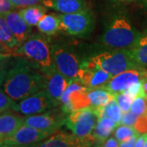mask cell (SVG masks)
<instances>
[{
	"instance_id": "34",
	"label": "cell",
	"mask_w": 147,
	"mask_h": 147,
	"mask_svg": "<svg viewBox=\"0 0 147 147\" xmlns=\"http://www.w3.org/2000/svg\"><path fill=\"white\" fill-rule=\"evenodd\" d=\"M138 135L136 136H132V137L127 138L126 140L123 141L119 143V146L121 147H132L135 146L136 142H137V138Z\"/></svg>"
},
{
	"instance_id": "8",
	"label": "cell",
	"mask_w": 147,
	"mask_h": 147,
	"mask_svg": "<svg viewBox=\"0 0 147 147\" xmlns=\"http://www.w3.org/2000/svg\"><path fill=\"white\" fill-rule=\"evenodd\" d=\"M66 116L67 114L62 110V108H53L43 113L27 115L25 118L24 124L53 134L65 125Z\"/></svg>"
},
{
	"instance_id": "6",
	"label": "cell",
	"mask_w": 147,
	"mask_h": 147,
	"mask_svg": "<svg viewBox=\"0 0 147 147\" xmlns=\"http://www.w3.org/2000/svg\"><path fill=\"white\" fill-rule=\"evenodd\" d=\"M58 16L60 18V30L70 36L84 38L93 30L94 17L88 8Z\"/></svg>"
},
{
	"instance_id": "41",
	"label": "cell",
	"mask_w": 147,
	"mask_h": 147,
	"mask_svg": "<svg viewBox=\"0 0 147 147\" xmlns=\"http://www.w3.org/2000/svg\"><path fill=\"white\" fill-rule=\"evenodd\" d=\"M143 3H144L145 6L147 7V0H143Z\"/></svg>"
},
{
	"instance_id": "28",
	"label": "cell",
	"mask_w": 147,
	"mask_h": 147,
	"mask_svg": "<svg viewBox=\"0 0 147 147\" xmlns=\"http://www.w3.org/2000/svg\"><path fill=\"white\" fill-rule=\"evenodd\" d=\"M16 101L6 93L3 88H0V114L13 109Z\"/></svg>"
},
{
	"instance_id": "18",
	"label": "cell",
	"mask_w": 147,
	"mask_h": 147,
	"mask_svg": "<svg viewBox=\"0 0 147 147\" xmlns=\"http://www.w3.org/2000/svg\"><path fill=\"white\" fill-rule=\"evenodd\" d=\"M128 50L137 65L147 69V30L140 33L135 43Z\"/></svg>"
},
{
	"instance_id": "33",
	"label": "cell",
	"mask_w": 147,
	"mask_h": 147,
	"mask_svg": "<svg viewBox=\"0 0 147 147\" xmlns=\"http://www.w3.org/2000/svg\"><path fill=\"white\" fill-rule=\"evenodd\" d=\"M16 7L11 4L10 0H0V14H3L10 11H14Z\"/></svg>"
},
{
	"instance_id": "23",
	"label": "cell",
	"mask_w": 147,
	"mask_h": 147,
	"mask_svg": "<svg viewBox=\"0 0 147 147\" xmlns=\"http://www.w3.org/2000/svg\"><path fill=\"white\" fill-rule=\"evenodd\" d=\"M99 109H100V116L108 117L116 122L118 124H120L123 111L115 99V96L106 105H104L103 107H100Z\"/></svg>"
},
{
	"instance_id": "3",
	"label": "cell",
	"mask_w": 147,
	"mask_h": 147,
	"mask_svg": "<svg viewBox=\"0 0 147 147\" xmlns=\"http://www.w3.org/2000/svg\"><path fill=\"white\" fill-rule=\"evenodd\" d=\"M140 34L125 15L113 17L105 27L101 41L106 47L114 49L130 48Z\"/></svg>"
},
{
	"instance_id": "17",
	"label": "cell",
	"mask_w": 147,
	"mask_h": 147,
	"mask_svg": "<svg viewBox=\"0 0 147 147\" xmlns=\"http://www.w3.org/2000/svg\"><path fill=\"white\" fill-rule=\"evenodd\" d=\"M42 3L61 14L73 13L88 8L85 0H42Z\"/></svg>"
},
{
	"instance_id": "7",
	"label": "cell",
	"mask_w": 147,
	"mask_h": 147,
	"mask_svg": "<svg viewBox=\"0 0 147 147\" xmlns=\"http://www.w3.org/2000/svg\"><path fill=\"white\" fill-rule=\"evenodd\" d=\"M58 105L59 103L53 100L44 88L19 100V102L16 101L12 110L23 115H32L43 113Z\"/></svg>"
},
{
	"instance_id": "27",
	"label": "cell",
	"mask_w": 147,
	"mask_h": 147,
	"mask_svg": "<svg viewBox=\"0 0 147 147\" xmlns=\"http://www.w3.org/2000/svg\"><path fill=\"white\" fill-rule=\"evenodd\" d=\"M130 110L137 115L147 114V98L142 95H137L131 105Z\"/></svg>"
},
{
	"instance_id": "13",
	"label": "cell",
	"mask_w": 147,
	"mask_h": 147,
	"mask_svg": "<svg viewBox=\"0 0 147 147\" xmlns=\"http://www.w3.org/2000/svg\"><path fill=\"white\" fill-rule=\"evenodd\" d=\"M91 146L89 142L77 137L74 134H69L65 131L54 132L52 137L35 144L34 146L39 147H80Z\"/></svg>"
},
{
	"instance_id": "1",
	"label": "cell",
	"mask_w": 147,
	"mask_h": 147,
	"mask_svg": "<svg viewBox=\"0 0 147 147\" xmlns=\"http://www.w3.org/2000/svg\"><path fill=\"white\" fill-rule=\"evenodd\" d=\"M47 78L34 62L15 55L6 75L3 88L15 101H19L47 86Z\"/></svg>"
},
{
	"instance_id": "38",
	"label": "cell",
	"mask_w": 147,
	"mask_h": 147,
	"mask_svg": "<svg viewBox=\"0 0 147 147\" xmlns=\"http://www.w3.org/2000/svg\"><path fill=\"white\" fill-rule=\"evenodd\" d=\"M13 56H15V54L13 53H2V52H0V62H2L3 61H4L7 58L11 57Z\"/></svg>"
},
{
	"instance_id": "32",
	"label": "cell",
	"mask_w": 147,
	"mask_h": 147,
	"mask_svg": "<svg viewBox=\"0 0 147 147\" xmlns=\"http://www.w3.org/2000/svg\"><path fill=\"white\" fill-rule=\"evenodd\" d=\"M42 0H10L11 4L15 7H26L31 5H35Z\"/></svg>"
},
{
	"instance_id": "15",
	"label": "cell",
	"mask_w": 147,
	"mask_h": 147,
	"mask_svg": "<svg viewBox=\"0 0 147 147\" xmlns=\"http://www.w3.org/2000/svg\"><path fill=\"white\" fill-rule=\"evenodd\" d=\"M11 110L0 114V137L3 140L11 137L24 124L25 118Z\"/></svg>"
},
{
	"instance_id": "22",
	"label": "cell",
	"mask_w": 147,
	"mask_h": 147,
	"mask_svg": "<svg viewBox=\"0 0 147 147\" xmlns=\"http://www.w3.org/2000/svg\"><path fill=\"white\" fill-rule=\"evenodd\" d=\"M0 42L10 52L15 50L19 46V43L12 32L11 31L4 16L2 14H0Z\"/></svg>"
},
{
	"instance_id": "11",
	"label": "cell",
	"mask_w": 147,
	"mask_h": 147,
	"mask_svg": "<svg viewBox=\"0 0 147 147\" xmlns=\"http://www.w3.org/2000/svg\"><path fill=\"white\" fill-rule=\"evenodd\" d=\"M51 134L48 132L23 124L11 137L3 141V146H34L37 143L45 140Z\"/></svg>"
},
{
	"instance_id": "14",
	"label": "cell",
	"mask_w": 147,
	"mask_h": 147,
	"mask_svg": "<svg viewBox=\"0 0 147 147\" xmlns=\"http://www.w3.org/2000/svg\"><path fill=\"white\" fill-rule=\"evenodd\" d=\"M4 16L7 26L15 36L19 45L25 42L31 35V26L27 24L21 14L14 11H10L2 14Z\"/></svg>"
},
{
	"instance_id": "9",
	"label": "cell",
	"mask_w": 147,
	"mask_h": 147,
	"mask_svg": "<svg viewBox=\"0 0 147 147\" xmlns=\"http://www.w3.org/2000/svg\"><path fill=\"white\" fill-rule=\"evenodd\" d=\"M52 53L56 67L70 80H77L81 63L77 54L63 45L52 46Z\"/></svg>"
},
{
	"instance_id": "37",
	"label": "cell",
	"mask_w": 147,
	"mask_h": 147,
	"mask_svg": "<svg viewBox=\"0 0 147 147\" xmlns=\"http://www.w3.org/2000/svg\"><path fill=\"white\" fill-rule=\"evenodd\" d=\"M146 133L139 134L137 138V142H136L135 146H145V142H146Z\"/></svg>"
},
{
	"instance_id": "44",
	"label": "cell",
	"mask_w": 147,
	"mask_h": 147,
	"mask_svg": "<svg viewBox=\"0 0 147 147\" xmlns=\"http://www.w3.org/2000/svg\"><path fill=\"white\" fill-rule=\"evenodd\" d=\"M145 72H146V74L147 75V69H145Z\"/></svg>"
},
{
	"instance_id": "12",
	"label": "cell",
	"mask_w": 147,
	"mask_h": 147,
	"mask_svg": "<svg viewBox=\"0 0 147 147\" xmlns=\"http://www.w3.org/2000/svg\"><path fill=\"white\" fill-rule=\"evenodd\" d=\"M145 68H136L128 69L122 73L112 76L102 87L111 93H119L127 91L137 82L142 81Z\"/></svg>"
},
{
	"instance_id": "30",
	"label": "cell",
	"mask_w": 147,
	"mask_h": 147,
	"mask_svg": "<svg viewBox=\"0 0 147 147\" xmlns=\"http://www.w3.org/2000/svg\"><path fill=\"white\" fill-rule=\"evenodd\" d=\"M137 117H138L137 115L134 114L133 112H131V110H129L127 112L123 113L120 123L123 124V125H127V126H130L133 127L136 121H137Z\"/></svg>"
},
{
	"instance_id": "24",
	"label": "cell",
	"mask_w": 147,
	"mask_h": 147,
	"mask_svg": "<svg viewBox=\"0 0 147 147\" xmlns=\"http://www.w3.org/2000/svg\"><path fill=\"white\" fill-rule=\"evenodd\" d=\"M112 132L113 130L105 127L99 121H97V123L95 125L94 129L92 132V136H91L92 141L96 144H100V143L102 144L108 137H110Z\"/></svg>"
},
{
	"instance_id": "35",
	"label": "cell",
	"mask_w": 147,
	"mask_h": 147,
	"mask_svg": "<svg viewBox=\"0 0 147 147\" xmlns=\"http://www.w3.org/2000/svg\"><path fill=\"white\" fill-rule=\"evenodd\" d=\"M101 146L105 147H116L119 146V142L115 137H108L105 142L102 143Z\"/></svg>"
},
{
	"instance_id": "26",
	"label": "cell",
	"mask_w": 147,
	"mask_h": 147,
	"mask_svg": "<svg viewBox=\"0 0 147 147\" xmlns=\"http://www.w3.org/2000/svg\"><path fill=\"white\" fill-rule=\"evenodd\" d=\"M139 134L140 133H138L134 127L123 125L121 123L116 127L115 129V137L119 142V143L129 137L139 135Z\"/></svg>"
},
{
	"instance_id": "5",
	"label": "cell",
	"mask_w": 147,
	"mask_h": 147,
	"mask_svg": "<svg viewBox=\"0 0 147 147\" xmlns=\"http://www.w3.org/2000/svg\"><path fill=\"white\" fill-rule=\"evenodd\" d=\"M91 60L111 76L128 69L140 68L133 61L127 48L104 52L94 56Z\"/></svg>"
},
{
	"instance_id": "36",
	"label": "cell",
	"mask_w": 147,
	"mask_h": 147,
	"mask_svg": "<svg viewBox=\"0 0 147 147\" xmlns=\"http://www.w3.org/2000/svg\"><path fill=\"white\" fill-rule=\"evenodd\" d=\"M139 95H142L147 97V75L146 74V72L144 71V75L142 79V88Z\"/></svg>"
},
{
	"instance_id": "42",
	"label": "cell",
	"mask_w": 147,
	"mask_h": 147,
	"mask_svg": "<svg viewBox=\"0 0 147 147\" xmlns=\"http://www.w3.org/2000/svg\"><path fill=\"white\" fill-rule=\"evenodd\" d=\"M145 147H147V133H146V142H145Z\"/></svg>"
},
{
	"instance_id": "21",
	"label": "cell",
	"mask_w": 147,
	"mask_h": 147,
	"mask_svg": "<svg viewBox=\"0 0 147 147\" xmlns=\"http://www.w3.org/2000/svg\"><path fill=\"white\" fill-rule=\"evenodd\" d=\"M37 28L43 34L51 36L60 30V18L56 14H44L37 24Z\"/></svg>"
},
{
	"instance_id": "43",
	"label": "cell",
	"mask_w": 147,
	"mask_h": 147,
	"mask_svg": "<svg viewBox=\"0 0 147 147\" xmlns=\"http://www.w3.org/2000/svg\"><path fill=\"white\" fill-rule=\"evenodd\" d=\"M120 1H123V2H131L133 0H120Z\"/></svg>"
},
{
	"instance_id": "19",
	"label": "cell",
	"mask_w": 147,
	"mask_h": 147,
	"mask_svg": "<svg viewBox=\"0 0 147 147\" xmlns=\"http://www.w3.org/2000/svg\"><path fill=\"white\" fill-rule=\"evenodd\" d=\"M87 96L89 101L90 107L100 108L106 105L114 97V94L100 87L96 88H88L87 92Z\"/></svg>"
},
{
	"instance_id": "20",
	"label": "cell",
	"mask_w": 147,
	"mask_h": 147,
	"mask_svg": "<svg viewBox=\"0 0 147 147\" xmlns=\"http://www.w3.org/2000/svg\"><path fill=\"white\" fill-rule=\"evenodd\" d=\"M47 12V7L43 5H31L23 7L19 13L30 26H36L38 21Z\"/></svg>"
},
{
	"instance_id": "29",
	"label": "cell",
	"mask_w": 147,
	"mask_h": 147,
	"mask_svg": "<svg viewBox=\"0 0 147 147\" xmlns=\"http://www.w3.org/2000/svg\"><path fill=\"white\" fill-rule=\"evenodd\" d=\"M133 127L140 134L147 133V114L138 115Z\"/></svg>"
},
{
	"instance_id": "39",
	"label": "cell",
	"mask_w": 147,
	"mask_h": 147,
	"mask_svg": "<svg viewBox=\"0 0 147 147\" xmlns=\"http://www.w3.org/2000/svg\"><path fill=\"white\" fill-rule=\"evenodd\" d=\"M0 52H2V53H11L1 42H0Z\"/></svg>"
},
{
	"instance_id": "40",
	"label": "cell",
	"mask_w": 147,
	"mask_h": 147,
	"mask_svg": "<svg viewBox=\"0 0 147 147\" xmlns=\"http://www.w3.org/2000/svg\"><path fill=\"white\" fill-rule=\"evenodd\" d=\"M3 138L0 137V146H3Z\"/></svg>"
},
{
	"instance_id": "25",
	"label": "cell",
	"mask_w": 147,
	"mask_h": 147,
	"mask_svg": "<svg viewBox=\"0 0 147 147\" xmlns=\"http://www.w3.org/2000/svg\"><path fill=\"white\" fill-rule=\"evenodd\" d=\"M113 94L123 113H125L130 110L131 103L135 98L134 96H132L128 91H125L119 93H113Z\"/></svg>"
},
{
	"instance_id": "10",
	"label": "cell",
	"mask_w": 147,
	"mask_h": 147,
	"mask_svg": "<svg viewBox=\"0 0 147 147\" xmlns=\"http://www.w3.org/2000/svg\"><path fill=\"white\" fill-rule=\"evenodd\" d=\"M112 76L89 59L81 63L77 80L88 88L103 87Z\"/></svg>"
},
{
	"instance_id": "16",
	"label": "cell",
	"mask_w": 147,
	"mask_h": 147,
	"mask_svg": "<svg viewBox=\"0 0 147 147\" xmlns=\"http://www.w3.org/2000/svg\"><path fill=\"white\" fill-rule=\"evenodd\" d=\"M72 81L73 80L69 79L57 69L49 77H47V86L45 89L53 100L60 104L64 92Z\"/></svg>"
},
{
	"instance_id": "4",
	"label": "cell",
	"mask_w": 147,
	"mask_h": 147,
	"mask_svg": "<svg viewBox=\"0 0 147 147\" xmlns=\"http://www.w3.org/2000/svg\"><path fill=\"white\" fill-rule=\"evenodd\" d=\"M100 117V109L93 107H85L75 110L69 113L65 125L68 127L74 135L89 142L92 141V132Z\"/></svg>"
},
{
	"instance_id": "45",
	"label": "cell",
	"mask_w": 147,
	"mask_h": 147,
	"mask_svg": "<svg viewBox=\"0 0 147 147\" xmlns=\"http://www.w3.org/2000/svg\"><path fill=\"white\" fill-rule=\"evenodd\" d=\"M146 98H147V97H146Z\"/></svg>"
},
{
	"instance_id": "2",
	"label": "cell",
	"mask_w": 147,
	"mask_h": 147,
	"mask_svg": "<svg viewBox=\"0 0 147 147\" xmlns=\"http://www.w3.org/2000/svg\"><path fill=\"white\" fill-rule=\"evenodd\" d=\"M13 53L31 61L47 78L57 69L53 57L52 46L41 35L31 34L16 47Z\"/></svg>"
},
{
	"instance_id": "31",
	"label": "cell",
	"mask_w": 147,
	"mask_h": 147,
	"mask_svg": "<svg viewBox=\"0 0 147 147\" xmlns=\"http://www.w3.org/2000/svg\"><path fill=\"white\" fill-rule=\"evenodd\" d=\"M11 58H12V57L7 58L4 61H3L2 62H0V87L3 86V84L4 83L6 75H7L8 69L11 65Z\"/></svg>"
}]
</instances>
